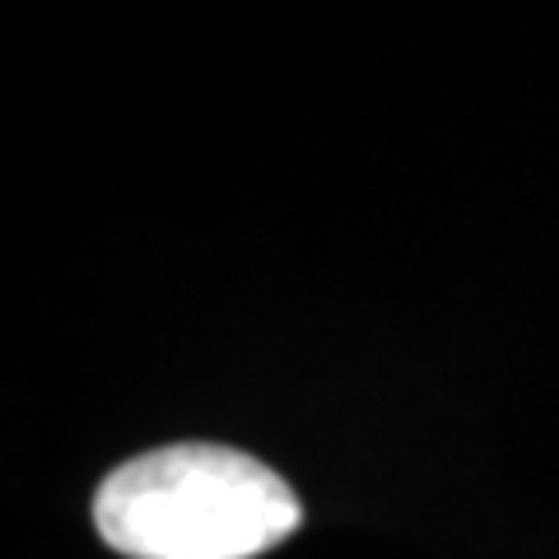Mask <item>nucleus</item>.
Listing matches in <instances>:
<instances>
[{"instance_id":"nucleus-1","label":"nucleus","mask_w":559,"mask_h":559,"mask_svg":"<svg viewBox=\"0 0 559 559\" xmlns=\"http://www.w3.org/2000/svg\"><path fill=\"white\" fill-rule=\"evenodd\" d=\"M304 503L266 462L173 443L121 462L94 495V527L127 559H257L289 540Z\"/></svg>"}]
</instances>
